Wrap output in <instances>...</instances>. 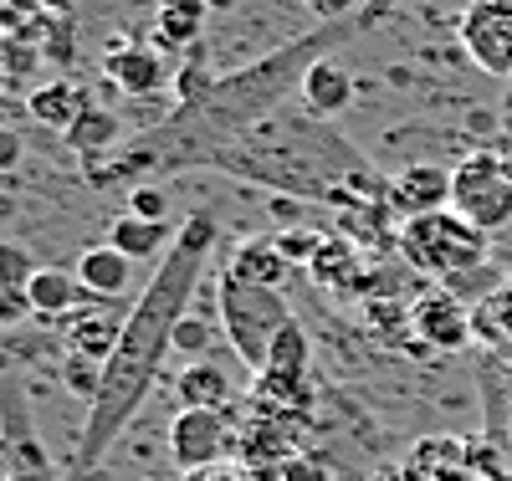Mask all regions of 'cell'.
<instances>
[{"mask_svg":"<svg viewBox=\"0 0 512 481\" xmlns=\"http://www.w3.org/2000/svg\"><path fill=\"white\" fill-rule=\"evenodd\" d=\"M216 241V226L195 215V221L180 231V246L164 251L159 272L149 282V292L139 297V308L128 313V328H123V343L118 354L108 359L103 369V389L93 400V415H88V430H82V446H77V466H93L113 435L128 425V415L139 410V400L149 395V384L159 374V354L169 348V333L185 318V302L200 282V267H205V251Z\"/></svg>","mask_w":512,"mask_h":481,"instance_id":"cell-1","label":"cell"},{"mask_svg":"<svg viewBox=\"0 0 512 481\" xmlns=\"http://www.w3.org/2000/svg\"><path fill=\"white\" fill-rule=\"evenodd\" d=\"M400 251L425 277H461L487 261V236L472 221H461L456 210H436L400 226Z\"/></svg>","mask_w":512,"mask_h":481,"instance_id":"cell-2","label":"cell"},{"mask_svg":"<svg viewBox=\"0 0 512 481\" xmlns=\"http://www.w3.org/2000/svg\"><path fill=\"white\" fill-rule=\"evenodd\" d=\"M292 323V308L282 302V292H267V287H246L236 277H221V328L236 348V359L262 374L267 369V348L272 338Z\"/></svg>","mask_w":512,"mask_h":481,"instance_id":"cell-3","label":"cell"},{"mask_svg":"<svg viewBox=\"0 0 512 481\" xmlns=\"http://www.w3.org/2000/svg\"><path fill=\"white\" fill-rule=\"evenodd\" d=\"M451 210L482 236L512 221V169L497 154H472L451 169Z\"/></svg>","mask_w":512,"mask_h":481,"instance_id":"cell-4","label":"cell"},{"mask_svg":"<svg viewBox=\"0 0 512 481\" xmlns=\"http://www.w3.org/2000/svg\"><path fill=\"white\" fill-rule=\"evenodd\" d=\"M236 430L241 425H231V410H175V420H169V456L185 471L221 466L226 451H236Z\"/></svg>","mask_w":512,"mask_h":481,"instance_id":"cell-5","label":"cell"},{"mask_svg":"<svg viewBox=\"0 0 512 481\" xmlns=\"http://www.w3.org/2000/svg\"><path fill=\"white\" fill-rule=\"evenodd\" d=\"M461 47L482 72L512 77V0H472L461 11Z\"/></svg>","mask_w":512,"mask_h":481,"instance_id":"cell-6","label":"cell"},{"mask_svg":"<svg viewBox=\"0 0 512 481\" xmlns=\"http://www.w3.org/2000/svg\"><path fill=\"white\" fill-rule=\"evenodd\" d=\"M303 451L297 446V430L272 420V415H246L241 430H236V461L251 481H282V466Z\"/></svg>","mask_w":512,"mask_h":481,"instance_id":"cell-7","label":"cell"},{"mask_svg":"<svg viewBox=\"0 0 512 481\" xmlns=\"http://www.w3.org/2000/svg\"><path fill=\"white\" fill-rule=\"evenodd\" d=\"M108 308H118V302H103V308H98V302H88V308H77V313L62 318L67 359H88V364L108 369V359L118 354V343H123V328H128V318H118Z\"/></svg>","mask_w":512,"mask_h":481,"instance_id":"cell-8","label":"cell"},{"mask_svg":"<svg viewBox=\"0 0 512 481\" xmlns=\"http://www.w3.org/2000/svg\"><path fill=\"white\" fill-rule=\"evenodd\" d=\"M410 333H420L431 348L456 354V348L472 343V308H461L451 292H425L410 308Z\"/></svg>","mask_w":512,"mask_h":481,"instance_id":"cell-9","label":"cell"},{"mask_svg":"<svg viewBox=\"0 0 512 481\" xmlns=\"http://www.w3.org/2000/svg\"><path fill=\"white\" fill-rule=\"evenodd\" d=\"M390 205L415 221V215H436L451 205V169L446 164H410L390 180Z\"/></svg>","mask_w":512,"mask_h":481,"instance_id":"cell-10","label":"cell"},{"mask_svg":"<svg viewBox=\"0 0 512 481\" xmlns=\"http://www.w3.org/2000/svg\"><path fill=\"white\" fill-rule=\"evenodd\" d=\"M251 405H256V415H272V420H282V425H303L308 420V410H313V384H308V374H277V369H262L251 379Z\"/></svg>","mask_w":512,"mask_h":481,"instance_id":"cell-11","label":"cell"},{"mask_svg":"<svg viewBox=\"0 0 512 481\" xmlns=\"http://www.w3.org/2000/svg\"><path fill=\"white\" fill-rule=\"evenodd\" d=\"M103 72L113 87H123V93H159V82H164V62L154 47H134V41H108V57H103Z\"/></svg>","mask_w":512,"mask_h":481,"instance_id":"cell-12","label":"cell"},{"mask_svg":"<svg viewBox=\"0 0 512 481\" xmlns=\"http://www.w3.org/2000/svg\"><path fill=\"white\" fill-rule=\"evenodd\" d=\"M308 277H313L318 287H328V292H369V282H374L369 267H364V251H359L349 236H328L323 251L313 256Z\"/></svg>","mask_w":512,"mask_h":481,"instance_id":"cell-13","label":"cell"},{"mask_svg":"<svg viewBox=\"0 0 512 481\" xmlns=\"http://www.w3.org/2000/svg\"><path fill=\"white\" fill-rule=\"evenodd\" d=\"M128 277H134V256H123L118 246H88L77 256V282L88 287L93 302H118L128 292Z\"/></svg>","mask_w":512,"mask_h":481,"instance_id":"cell-14","label":"cell"},{"mask_svg":"<svg viewBox=\"0 0 512 481\" xmlns=\"http://www.w3.org/2000/svg\"><path fill=\"white\" fill-rule=\"evenodd\" d=\"M175 400L180 410H231L236 400V384L221 364H210V359H195L175 374Z\"/></svg>","mask_w":512,"mask_h":481,"instance_id":"cell-15","label":"cell"},{"mask_svg":"<svg viewBox=\"0 0 512 481\" xmlns=\"http://www.w3.org/2000/svg\"><path fill=\"white\" fill-rule=\"evenodd\" d=\"M93 103H88V87L82 82H72V77H52V82H41V87H31V98H26V113L36 118V123H47V128H67L88 113Z\"/></svg>","mask_w":512,"mask_h":481,"instance_id":"cell-16","label":"cell"},{"mask_svg":"<svg viewBox=\"0 0 512 481\" xmlns=\"http://www.w3.org/2000/svg\"><path fill=\"white\" fill-rule=\"evenodd\" d=\"M292 267H287V256L277 251V236H251V241H241L236 251H231V267H226V277H236V282H246V287H267V292H277L282 287V277H287Z\"/></svg>","mask_w":512,"mask_h":481,"instance_id":"cell-17","label":"cell"},{"mask_svg":"<svg viewBox=\"0 0 512 481\" xmlns=\"http://www.w3.org/2000/svg\"><path fill=\"white\" fill-rule=\"evenodd\" d=\"M31 308H36V318H67V313H77V308H88V287L77 282V272H62V267H41L36 277H31Z\"/></svg>","mask_w":512,"mask_h":481,"instance_id":"cell-18","label":"cell"},{"mask_svg":"<svg viewBox=\"0 0 512 481\" xmlns=\"http://www.w3.org/2000/svg\"><path fill=\"white\" fill-rule=\"evenodd\" d=\"M297 87H303V103L313 113H344L354 103V77H349L344 62H333V57H318Z\"/></svg>","mask_w":512,"mask_h":481,"instance_id":"cell-19","label":"cell"},{"mask_svg":"<svg viewBox=\"0 0 512 481\" xmlns=\"http://www.w3.org/2000/svg\"><path fill=\"white\" fill-rule=\"evenodd\" d=\"M205 6L200 0H159L154 6V41L159 47H195L200 41V31H205Z\"/></svg>","mask_w":512,"mask_h":481,"instance_id":"cell-20","label":"cell"},{"mask_svg":"<svg viewBox=\"0 0 512 481\" xmlns=\"http://www.w3.org/2000/svg\"><path fill=\"white\" fill-rule=\"evenodd\" d=\"M169 241H180L169 221H139V215H118L108 226V246H118L123 256H159Z\"/></svg>","mask_w":512,"mask_h":481,"instance_id":"cell-21","label":"cell"},{"mask_svg":"<svg viewBox=\"0 0 512 481\" xmlns=\"http://www.w3.org/2000/svg\"><path fill=\"white\" fill-rule=\"evenodd\" d=\"M472 338H487L497 348H512V282L487 292L472 308Z\"/></svg>","mask_w":512,"mask_h":481,"instance_id":"cell-22","label":"cell"},{"mask_svg":"<svg viewBox=\"0 0 512 481\" xmlns=\"http://www.w3.org/2000/svg\"><path fill=\"white\" fill-rule=\"evenodd\" d=\"M308 359H313L308 328L292 318V323L272 338V348H267V369H277V374H308Z\"/></svg>","mask_w":512,"mask_h":481,"instance_id":"cell-23","label":"cell"},{"mask_svg":"<svg viewBox=\"0 0 512 481\" xmlns=\"http://www.w3.org/2000/svg\"><path fill=\"white\" fill-rule=\"evenodd\" d=\"M118 139V118L108 113V108H88L72 128H67V144L77 149V154H93V149H108Z\"/></svg>","mask_w":512,"mask_h":481,"instance_id":"cell-24","label":"cell"},{"mask_svg":"<svg viewBox=\"0 0 512 481\" xmlns=\"http://www.w3.org/2000/svg\"><path fill=\"white\" fill-rule=\"evenodd\" d=\"M41 57H47V52H41L36 41H26V36H0V77L26 82V77H36Z\"/></svg>","mask_w":512,"mask_h":481,"instance_id":"cell-25","label":"cell"},{"mask_svg":"<svg viewBox=\"0 0 512 481\" xmlns=\"http://www.w3.org/2000/svg\"><path fill=\"white\" fill-rule=\"evenodd\" d=\"M210 338H216V333H210V323L200 318V313H185L180 323H175V333H169V348H175V354L180 359H205V348H210Z\"/></svg>","mask_w":512,"mask_h":481,"instance_id":"cell-26","label":"cell"},{"mask_svg":"<svg viewBox=\"0 0 512 481\" xmlns=\"http://www.w3.org/2000/svg\"><path fill=\"white\" fill-rule=\"evenodd\" d=\"M466 471H472V481H512L497 441H466Z\"/></svg>","mask_w":512,"mask_h":481,"instance_id":"cell-27","label":"cell"},{"mask_svg":"<svg viewBox=\"0 0 512 481\" xmlns=\"http://www.w3.org/2000/svg\"><path fill=\"white\" fill-rule=\"evenodd\" d=\"M41 267L31 261V251L26 246H16V241H0V287H31V277H36Z\"/></svg>","mask_w":512,"mask_h":481,"instance_id":"cell-28","label":"cell"},{"mask_svg":"<svg viewBox=\"0 0 512 481\" xmlns=\"http://www.w3.org/2000/svg\"><path fill=\"white\" fill-rule=\"evenodd\" d=\"M323 231H282L277 236V251L287 256V267H313V256L323 251Z\"/></svg>","mask_w":512,"mask_h":481,"instance_id":"cell-29","label":"cell"},{"mask_svg":"<svg viewBox=\"0 0 512 481\" xmlns=\"http://www.w3.org/2000/svg\"><path fill=\"white\" fill-rule=\"evenodd\" d=\"M41 52H47L57 67H72V57H77V47H72V21H57V16H52L47 41H41Z\"/></svg>","mask_w":512,"mask_h":481,"instance_id":"cell-30","label":"cell"},{"mask_svg":"<svg viewBox=\"0 0 512 481\" xmlns=\"http://www.w3.org/2000/svg\"><path fill=\"white\" fill-rule=\"evenodd\" d=\"M282 481H333V471H328V461H323V456L297 451V456L282 466Z\"/></svg>","mask_w":512,"mask_h":481,"instance_id":"cell-31","label":"cell"},{"mask_svg":"<svg viewBox=\"0 0 512 481\" xmlns=\"http://www.w3.org/2000/svg\"><path fill=\"white\" fill-rule=\"evenodd\" d=\"M128 215H139V221H169V200H164V190L139 185L134 195H128Z\"/></svg>","mask_w":512,"mask_h":481,"instance_id":"cell-32","label":"cell"},{"mask_svg":"<svg viewBox=\"0 0 512 481\" xmlns=\"http://www.w3.org/2000/svg\"><path fill=\"white\" fill-rule=\"evenodd\" d=\"M26 318H36V308H31V292L26 287H0V323H26Z\"/></svg>","mask_w":512,"mask_h":481,"instance_id":"cell-33","label":"cell"},{"mask_svg":"<svg viewBox=\"0 0 512 481\" xmlns=\"http://www.w3.org/2000/svg\"><path fill=\"white\" fill-rule=\"evenodd\" d=\"M21 159H26V139L16 134L11 123H0V174H16Z\"/></svg>","mask_w":512,"mask_h":481,"instance_id":"cell-34","label":"cell"},{"mask_svg":"<svg viewBox=\"0 0 512 481\" xmlns=\"http://www.w3.org/2000/svg\"><path fill=\"white\" fill-rule=\"evenodd\" d=\"M180 481H251L241 471V461H221V466H200V471H185Z\"/></svg>","mask_w":512,"mask_h":481,"instance_id":"cell-35","label":"cell"},{"mask_svg":"<svg viewBox=\"0 0 512 481\" xmlns=\"http://www.w3.org/2000/svg\"><path fill=\"white\" fill-rule=\"evenodd\" d=\"M369 481H425V476H420V471L405 461V466H384V471H374Z\"/></svg>","mask_w":512,"mask_h":481,"instance_id":"cell-36","label":"cell"},{"mask_svg":"<svg viewBox=\"0 0 512 481\" xmlns=\"http://www.w3.org/2000/svg\"><path fill=\"white\" fill-rule=\"evenodd\" d=\"M41 11H47V16H57V21H72L77 0H41Z\"/></svg>","mask_w":512,"mask_h":481,"instance_id":"cell-37","label":"cell"},{"mask_svg":"<svg viewBox=\"0 0 512 481\" xmlns=\"http://www.w3.org/2000/svg\"><path fill=\"white\" fill-rule=\"evenodd\" d=\"M308 6H313L318 16H344V11L354 6V0H308Z\"/></svg>","mask_w":512,"mask_h":481,"instance_id":"cell-38","label":"cell"},{"mask_svg":"<svg viewBox=\"0 0 512 481\" xmlns=\"http://www.w3.org/2000/svg\"><path fill=\"white\" fill-rule=\"evenodd\" d=\"M200 6H205V11H231L236 0H200Z\"/></svg>","mask_w":512,"mask_h":481,"instance_id":"cell-39","label":"cell"},{"mask_svg":"<svg viewBox=\"0 0 512 481\" xmlns=\"http://www.w3.org/2000/svg\"><path fill=\"white\" fill-rule=\"evenodd\" d=\"M144 481H159V476H144Z\"/></svg>","mask_w":512,"mask_h":481,"instance_id":"cell-40","label":"cell"}]
</instances>
